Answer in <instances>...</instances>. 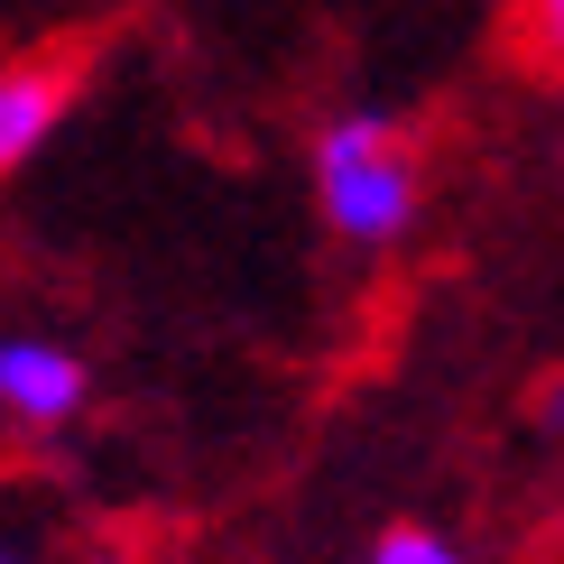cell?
Returning <instances> with one entry per match:
<instances>
[{"label":"cell","mask_w":564,"mask_h":564,"mask_svg":"<svg viewBox=\"0 0 564 564\" xmlns=\"http://www.w3.org/2000/svg\"><path fill=\"white\" fill-rule=\"evenodd\" d=\"M315 204L343 250H398L426 214V167L389 111H334L315 130Z\"/></svg>","instance_id":"1"},{"label":"cell","mask_w":564,"mask_h":564,"mask_svg":"<svg viewBox=\"0 0 564 564\" xmlns=\"http://www.w3.org/2000/svg\"><path fill=\"white\" fill-rule=\"evenodd\" d=\"M93 408V361L56 334H0V416L19 435H65Z\"/></svg>","instance_id":"2"},{"label":"cell","mask_w":564,"mask_h":564,"mask_svg":"<svg viewBox=\"0 0 564 564\" xmlns=\"http://www.w3.org/2000/svg\"><path fill=\"white\" fill-rule=\"evenodd\" d=\"M75 111V75L56 56H10L0 65V185H10Z\"/></svg>","instance_id":"3"},{"label":"cell","mask_w":564,"mask_h":564,"mask_svg":"<svg viewBox=\"0 0 564 564\" xmlns=\"http://www.w3.org/2000/svg\"><path fill=\"white\" fill-rule=\"evenodd\" d=\"M370 564H473V555H463L444 528H426V519H389L380 536H370Z\"/></svg>","instance_id":"4"},{"label":"cell","mask_w":564,"mask_h":564,"mask_svg":"<svg viewBox=\"0 0 564 564\" xmlns=\"http://www.w3.org/2000/svg\"><path fill=\"white\" fill-rule=\"evenodd\" d=\"M528 37L546 65H564V0H528Z\"/></svg>","instance_id":"5"},{"label":"cell","mask_w":564,"mask_h":564,"mask_svg":"<svg viewBox=\"0 0 564 564\" xmlns=\"http://www.w3.org/2000/svg\"><path fill=\"white\" fill-rule=\"evenodd\" d=\"M536 416H546V426L564 435V370H555V380H546V398H536Z\"/></svg>","instance_id":"6"},{"label":"cell","mask_w":564,"mask_h":564,"mask_svg":"<svg viewBox=\"0 0 564 564\" xmlns=\"http://www.w3.org/2000/svg\"><path fill=\"white\" fill-rule=\"evenodd\" d=\"M0 564H46L37 546H19V536H0Z\"/></svg>","instance_id":"7"}]
</instances>
